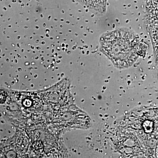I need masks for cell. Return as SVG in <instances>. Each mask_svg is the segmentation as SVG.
<instances>
[{"mask_svg": "<svg viewBox=\"0 0 158 158\" xmlns=\"http://www.w3.org/2000/svg\"><path fill=\"white\" fill-rule=\"evenodd\" d=\"M149 26L148 30L152 41L155 57L158 58V24Z\"/></svg>", "mask_w": 158, "mask_h": 158, "instance_id": "cell-4", "label": "cell"}, {"mask_svg": "<svg viewBox=\"0 0 158 158\" xmlns=\"http://www.w3.org/2000/svg\"><path fill=\"white\" fill-rule=\"evenodd\" d=\"M119 132L122 148L126 153L158 158V107L130 112L121 119Z\"/></svg>", "mask_w": 158, "mask_h": 158, "instance_id": "cell-1", "label": "cell"}, {"mask_svg": "<svg viewBox=\"0 0 158 158\" xmlns=\"http://www.w3.org/2000/svg\"><path fill=\"white\" fill-rule=\"evenodd\" d=\"M101 50L117 68H128L138 59L143 45L140 37L127 29H119L104 34Z\"/></svg>", "mask_w": 158, "mask_h": 158, "instance_id": "cell-2", "label": "cell"}, {"mask_svg": "<svg viewBox=\"0 0 158 158\" xmlns=\"http://www.w3.org/2000/svg\"><path fill=\"white\" fill-rule=\"evenodd\" d=\"M146 19L149 25L158 24V0H146Z\"/></svg>", "mask_w": 158, "mask_h": 158, "instance_id": "cell-3", "label": "cell"}]
</instances>
